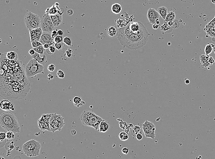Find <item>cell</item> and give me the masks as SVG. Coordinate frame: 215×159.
Segmentation results:
<instances>
[{"label":"cell","instance_id":"1","mask_svg":"<svg viewBox=\"0 0 215 159\" xmlns=\"http://www.w3.org/2000/svg\"><path fill=\"white\" fill-rule=\"evenodd\" d=\"M149 36V33L143 23L141 22V29L138 33H133L119 42L124 48L132 50H137L146 44Z\"/></svg>","mask_w":215,"mask_h":159},{"label":"cell","instance_id":"2","mask_svg":"<svg viewBox=\"0 0 215 159\" xmlns=\"http://www.w3.org/2000/svg\"><path fill=\"white\" fill-rule=\"evenodd\" d=\"M0 124L5 130L11 131L15 133L20 131V127L18 119L14 115L8 111H6L1 114L0 117Z\"/></svg>","mask_w":215,"mask_h":159},{"label":"cell","instance_id":"3","mask_svg":"<svg viewBox=\"0 0 215 159\" xmlns=\"http://www.w3.org/2000/svg\"><path fill=\"white\" fill-rule=\"evenodd\" d=\"M80 119L84 126L92 127L97 131L99 130L100 123L104 120L94 111L90 110H83L81 114Z\"/></svg>","mask_w":215,"mask_h":159},{"label":"cell","instance_id":"4","mask_svg":"<svg viewBox=\"0 0 215 159\" xmlns=\"http://www.w3.org/2000/svg\"><path fill=\"white\" fill-rule=\"evenodd\" d=\"M41 148L40 143L35 139H31L22 146L23 152L28 157H36L40 155Z\"/></svg>","mask_w":215,"mask_h":159},{"label":"cell","instance_id":"5","mask_svg":"<svg viewBox=\"0 0 215 159\" xmlns=\"http://www.w3.org/2000/svg\"><path fill=\"white\" fill-rule=\"evenodd\" d=\"M43 65L40 64L35 59H31L25 66V75L28 77L36 76L44 72Z\"/></svg>","mask_w":215,"mask_h":159},{"label":"cell","instance_id":"6","mask_svg":"<svg viewBox=\"0 0 215 159\" xmlns=\"http://www.w3.org/2000/svg\"><path fill=\"white\" fill-rule=\"evenodd\" d=\"M41 19L38 15L29 12L25 15L24 22L27 29H34L40 27Z\"/></svg>","mask_w":215,"mask_h":159},{"label":"cell","instance_id":"7","mask_svg":"<svg viewBox=\"0 0 215 159\" xmlns=\"http://www.w3.org/2000/svg\"><path fill=\"white\" fill-rule=\"evenodd\" d=\"M64 118L61 115L52 113L50 120V131L54 132L57 131H61L65 125Z\"/></svg>","mask_w":215,"mask_h":159},{"label":"cell","instance_id":"8","mask_svg":"<svg viewBox=\"0 0 215 159\" xmlns=\"http://www.w3.org/2000/svg\"><path fill=\"white\" fill-rule=\"evenodd\" d=\"M40 27L43 32H47L51 33L53 30L55 29V26L51 19L50 15L45 13L41 18Z\"/></svg>","mask_w":215,"mask_h":159},{"label":"cell","instance_id":"9","mask_svg":"<svg viewBox=\"0 0 215 159\" xmlns=\"http://www.w3.org/2000/svg\"><path fill=\"white\" fill-rule=\"evenodd\" d=\"M51 116V114H44L38 120V125L40 130L50 131L49 123Z\"/></svg>","mask_w":215,"mask_h":159},{"label":"cell","instance_id":"10","mask_svg":"<svg viewBox=\"0 0 215 159\" xmlns=\"http://www.w3.org/2000/svg\"><path fill=\"white\" fill-rule=\"evenodd\" d=\"M147 18L149 22L151 24H160V22L159 18L160 17V14L158 11H156L154 8H150L149 9L147 12Z\"/></svg>","mask_w":215,"mask_h":159},{"label":"cell","instance_id":"11","mask_svg":"<svg viewBox=\"0 0 215 159\" xmlns=\"http://www.w3.org/2000/svg\"><path fill=\"white\" fill-rule=\"evenodd\" d=\"M30 37V41H40L43 31L41 27L34 29H29Z\"/></svg>","mask_w":215,"mask_h":159},{"label":"cell","instance_id":"12","mask_svg":"<svg viewBox=\"0 0 215 159\" xmlns=\"http://www.w3.org/2000/svg\"><path fill=\"white\" fill-rule=\"evenodd\" d=\"M40 42L43 45L44 44L48 43L50 45H52L55 42L54 39L51 36V33L47 32H43L40 39Z\"/></svg>","mask_w":215,"mask_h":159},{"label":"cell","instance_id":"13","mask_svg":"<svg viewBox=\"0 0 215 159\" xmlns=\"http://www.w3.org/2000/svg\"><path fill=\"white\" fill-rule=\"evenodd\" d=\"M0 108L4 111L14 110L16 109L13 104L8 100H3L0 103Z\"/></svg>","mask_w":215,"mask_h":159},{"label":"cell","instance_id":"14","mask_svg":"<svg viewBox=\"0 0 215 159\" xmlns=\"http://www.w3.org/2000/svg\"><path fill=\"white\" fill-rule=\"evenodd\" d=\"M32 58L36 60L41 65H45L47 62V57L45 55L40 54L36 52V53L32 56Z\"/></svg>","mask_w":215,"mask_h":159},{"label":"cell","instance_id":"15","mask_svg":"<svg viewBox=\"0 0 215 159\" xmlns=\"http://www.w3.org/2000/svg\"><path fill=\"white\" fill-rule=\"evenodd\" d=\"M50 17L55 27L59 26L63 22V15L57 13L56 14L50 15Z\"/></svg>","mask_w":215,"mask_h":159},{"label":"cell","instance_id":"16","mask_svg":"<svg viewBox=\"0 0 215 159\" xmlns=\"http://www.w3.org/2000/svg\"><path fill=\"white\" fill-rule=\"evenodd\" d=\"M130 29L133 33H138L141 29V22H130Z\"/></svg>","mask_w":215,"mask_h":159},{"label":"cell","instance_id":"17","mask_svg":"<svg viewBox=\"0 0 215 159\" xmlns=\"http://www.w3.org/2000/svg\"><path fill=\"white\" fill-rule=\"evenodd\" d=\"M210 56L208 55H202L200 56V60L201 62V66L202 68L210 66L211 64L209 62V59Z\"/></svg>","mask_w":215,"mask_h":159},{"label":"cell","instance_id":"18","mask_svg":"<svg viewBox=\"0 0 215 159\" xmlns=\"http://www.w3.org/2000/svg\"><path fill=\"white\" fill-rule=\"evenodd\" d=\"M107 34L111 37H114L117 35L118 33V29L116 26H112L108 27L107 29Z\"/></svg>","mask_w":215,"mask_h":159},{"label":"cell","instance_id":"19","mask_svg":"<svg viewBox=\"0 0 215 159\" xmlns=\"http://www.w3.org/2000/svg\"><path fill=\"white\" fill-rule=\"evenodd\" d=\"M73 103L74 105L77 107H81L85 104V102L83 101L82 98L79 96H76L73 99Z\"/></svg>","mask_w":215,"mask_h":159},{"label":"cell","instance_id":"20","mask_svg":"<svg viewBox=\"0 0 215 159\" xmlns=\"http://www.w3.org/2000/svg\"><path fill=\"white\" fill-rule=\"evenodd\" d=\"M142 128L143 131H149L156 128V126L153 123L145 120V122L142 125Z\"/></svg>","mask_w":215,"mask_h":159},{"label":"cell","instance_id":"21","mask_svg":"<svg viewBox=\"0 0 215 159\" xmlns=\"http://www.w3.org/2000/svg\"><path fill=\"white\" fill-rule=\"evenodd\" d=\"M110 128L108 122L105 120H103L100 123L98 131L101 132H106L108 131Z\"/></svg>","mask_w":215,"mask_h":159},{"label":"cell","instance_id":"22","mask_svg":"<svg viewBox=\"0 0 215 159\" xmlns=\"http://www.w3.org/2000/svg\"><path fill=\"white\" fill-rule=\"evenodd\" d=\"M111 10L113 13L117 14L120 13L122 12V7L119 3H115L112 5L111 7Z\"/></svg>","mask_w":215,"mask_h":159},{"label":"cell","instance_id":"23","mask_svg":"<svg viewBox=\"0 0 215 159\" xmlns=\"http://www.w3.org/2000/svg\"><path fill=\"white\" fill-rule=\"evenodd\" d=\"M6 57L11 61H17L18 59V54L14 51H9L6 54Z\"/></svg>","mask_w":215,"mask_h":159},{"label":"cell","instance_id":"24","mask_svg":"<svg viewBox=\"0 0 215 159\" xmlns=\"http://www.w3.org/2000/svg\"><path fill=\"white\" fill-rule=\"evenodd\" d=\"M157 11L160 15L161 17V18L165 20L168 13L167 8L164 6L158 8Z\"/></svg>","mask_w":215,"mask_h":159},{"label":"cell","instance_id":"25","mask_svg":"<svg viewBox=\"0 0 215 159\" xmlns=\"http://www.w3.org/2000/svg\"><path fill=\"white\" fill-rule=\"evenodd\" d=\"M172 29L167 23V22H165V23L161 25V29L162 33L164 34L165 33H171L172 31Z\"/></svg>","mask_w":215,"mask_h":159},{"label":"cell","instance_id":"26","mask_svg":"<svg viewBox=\"0 0 215 159\" xmlns=\"http://www.w3.org/2000/svg\"><path fill=\"white\" fill-rule=\"evenodd\" d=\"M7 133L5 132H0V148L4 146L7 144Z\"/></svg>","mask_w":215,"mask_h":159},{"label":"cell","instance_id":"27","mask_svg":"<svg viewBox=\"0 0 215 159\" xmlns=\"http://www.w3.org/2000/svg\"><path fill=\"white\" fill-rule=\"evenodd\" d=\"M176 18V13L174 11H170L168 12L166 16L164 21L166 22H168L169 21L174 20Z\"/></svg>","mask_w":215,"mask_h":159},{"label":"cell","instance_id":"28","mask_svg":"<svg viewBox=\"0 0 215 159\" xmlns=\"http://www.w3.org/2000/svg\"><path fill=\"white\" fill-rule=\"evenodd\" d=\"M155 130H156V128H154L151 130L143 131L145 137H150L152 139H154L156 137Z\"/></svg>","mask_w":215,"mask_h":159},{"label":"cell","instance_id":"29","mask_svg":"<svg viewBox=\"0 0 215 159\" xmlns=\"http://www.w3.org/2000/svg\"><path fill=\"white\" fill-rule=\"evenodd\" d=\"M215 48V45L213 44L208 43L206 46L205 48V52L206 55H210L211 54L213 51V48Z\"/></svg>","mask_w":215,"mask_h":159},{"label":"cell","instance_id":"30","mask_svg":"<svg viewBox=\"0 0 215 159\" xmlns=\"http://www.w3.org/2000/svg\"><path fill=\"white\" fill-rule=\"evenodd\" d=\"M168 24L173 29L178 28L180 26V22L179 20L177 19H174L167 22Z\"/></svg>","mask_w":215,"mask_h":159},{"label":"cell","instance_id":"31","mask_svg":"<svg viewBox=\"0 0 215 159\" xmlns=\"http://www.w3.org/2000/svg\"><path fill=\"white\" fill-rule=\"evenodd\" d=\"M58 6H57L55 5H53L50 8L49 12L48 14L50 15L56 14L58 13Z\"/></svg>","mask_w":215,"mask_h":159},{"label":"cell","instance_id":"32","mask_svg":"<svg viewBox=\"0 0 215 159\" xmlns=\"http://www.w3.org/2000/svg\"><path fill=\"white\" fill-rule=\"evenodd\" d=\"M119 137L122 141H126L129 138V136L127 132H122L119 133Z\"/></svg>","mask_w":215,"mask_h":159},{"label":"cell","instance_id":"33","mask_svg":"<svg viewBox=\"0 0 215 159\" xmlns=\"http://www.w3.org/2000/svg\"><path fill=\"white\" fill-rule=\"evenodd\" d=\"M63 42L65 44L68 46H72V39L70 37L66 36L64 37Z\"/></svg>","mask_w":215,"mask_h":159},{"label":"cell","instance_id":"34","mask_svg":"<svg viewBox=\"0 0 215 159\" xmlns=\"http://www.w3.org/2000/svg\"><path fill=\"white\" fill-rule=\"evenodd\" d=\"M64 43L63 42L59 43H55V46L58 51H63L65 47Z\"/></svg>","mask_w":215,"mask_h":159},{"label":"cell","instance_id":"35","mask_svg":"<svg viewBox=\"0 0 215 159\" xmlns=\"http://www.w3.org/2000/svg\"><path fill=\"white\" fill-rule=\"evenodd\" d=\"M33 49L36 52L40 54H44V51H45V49L43 47V45H41L36 48H34Z\"/></svg>","mask_w":215,"mask_h":159},{"label":"cell","instance_id":"36","mask_svg":"<svg viewBox=\"0 0 215 159\" xmlns=\"http://www.w3.org/2000/svg\"><path fill=\"white\" fill-rule=\"evenodd\" d=\"M56 49V48L55 46L51 45L50 46L49 48H48L46 50V51L47 54H48L49 55H52L55 53Z\"/></svg>","mask_w":215,"mask_h":159},{"label":"cell","instance_id":"37","mask_svg":"<svg viewBox=\"0 0 215 159\" xmlns=\"http://www.w3.org/2000/svg\"><path fill=\"white\" fill-rule=\"evenodd\" d=\"M7 139L9 140H12L14 139L15 137V133L14 132L11 131H7Z\"/></svg>","mask_w":215,"mask_h":159},{"label":"cell","instance_id":"38","mask_svg":"<svg viewBox=\"0 0 215 159\" xmlns=\"http://www.w3.org/2000/svg\"><path fill=\"white\" fill-rule=\"evenodd\" d=\"M14 144L13 142H9V143H7L5 147H6V150H13L14 149Z\"/></svg>","mask_w":215,"mask_h":159},{"label":"cell","instance_id":"39","mask_svg":"<svg viewBox=\"0 0 215 159\" xmlns=\"http://www.w3.org/2000/svg\"><path fill=\"white\" fill-rule=\"evenodd\" d=\"M63 39L64 37L63 36H60L58 35V36H56L54 38V42L56 43H59L63 42Z\"/></svg>","mask_w":215,"mask_h":159},{"label":"cell","instance_id":"40","mask_svg":"<svg viewBox=\"0 0 215 159\" xmlns=\"http://www.w3.org/2000/svg\"><path fill=\"white\" fill-rule=\"evenodd\" d=\"M31 44L33 48H36L41 45H43V44L41 42H40V41H33L31 42Z\"/></svg>","mask_w":215,"mask_h":159},{"label":"cell","instance_id":"41","mask_svg":"<svg viewBox=\"0 0 215 159\" xmlns=\"http://www.w3.org/2000/svg\"><path fill=\"white\" fill-rule=\"evenodd\" d=\"M57 75L59 78L60 79H63L65 77V74L63 71L62 70H58L57 72Z\"/></svg>","mask_w":215,"mask_h":159},{"label":"cell","instance_id":"42","mask_svg":"<svg viewBox=\"0 0 215 159\" xmlns=\"http://www.w3.org/2000/svg\"><path fill=\"white\" fill-rule=\"evenodd\" d=\"M133 131H134V132L136 134H137L138 133H139V132L141 133V128H140L139 126H138V125L135 126L134 127Z\"/></svg>","mask_w":215,"mask_h":159},{"label":"cell","instance_id":"43","mask_svg":"<svg viewBox=\"0 0 215 159\" xmlns=\"http://www.w3.org/2000/svg\"><path fill=\"white\" fill-rule=\"evenodd\" d=\"M47 69L50 72H53L56 69V66L54 64H50L48 66Z\"/></svg>","mask_w":215,"mask_h":159},{"label":"cell","instance_id":"44","mask_svg":"<svg viewBox=\"0 0 215 159\" xmlns=\"http://www.w3.org/2000/svg\"><path fill=\"white\" fill-rule=\"evenodd\" d=\"M119 124H120V126L121 128H122V129H124V130L128 127L127 123L126 122H120V123H119Z\"/></svg>","mask_w":215,"mask_h":159},{"label":"cell","instance_id":"45","mask_svg":"<svg viewBox=\"0 0 215 159\" xmlns=\"http://www.w3.org/2000/svg\"><path fill=\"white\" fill-rule=\"evenodd\" d=\"M58 30L57 29H54V30L52 31V32H51V36L52 37V38L54 39V38L58 35V31H57Z\"/></svg>","mask_w":215,"mask_h":159},{"label":"cell","instance_id":"46","mask_svg":"<svg viewBox=\"0 0 215 159\" xmlns=\"http://www.w3.org/2000/svg\"><path fill=\"white\" fill-rule=\"evenodd\" d=\"M129 149L127 147H124L122 150V152L123 154H125V155H127L129 152Z\"/></svg>","mask_w":215,"mask_h":159},{"label":"cell","instance_id":"47","mask_svg":"<svg viewBox=\"0 0 215 159\" xmlns=\"http://www.w3.org/2000/svg\"><path fill=\"white\" fill-rule=\"evenodd\" d=\"M136 138L137 140H139V141H140L142 139V138H143V136L142 134V133H140V132H139V133H138L136 134Z\"/></svg>","mask_w":215,"mask_h":159},{"label":"cell","instance_id":"48","mask_svg":"<svg viewBox=\"0 0 215 159\" xmlns=\"http://www.w3.org/2000/svg\"><path fill=\"white\" fill-rule=\"evenodd\" d=\"M68 49V50L66 51V55H67V57H70L71 56L72 51H71V52H70V51H71L72 50H71V49Z\"/></svg>","mask_w":215,"mask_h":159},{"label":"cell","instance_id":"49","mask_svg":"<svg viewBox=\"0 0 215 159\" xmlns=\"http://www.w3.org/2000/svg\"><path fill=\"white\" fill-rule=\"evenodd\" d=\"M209 62L210 63V64H211V65L214 64V63H215V60L214 59V58H213V57H210L209 59Z\"/></svg>","mask_w":215,"mask_h":159},{"label":"cell","instance_id":"50","mask_svg":"<svg viewBox=\"0 0 215 159\" xmlns=\"http://www.w3.org/2000/svg\"><path fill=\"white\" fill-rule=\"evenodd\" d=\"M58 35L60 36H63L64 35V31L62 29L58 30Z\"/></svg>","mask_w":215,"mask_h":159},{"label":"cell","instance_id":"51","mask_svg":"<svg viewBox=\"0 0 215 159\" xmlns=\"http://www.w3.org/2000/svg\"><path fill=\"white\" fill-rule=\"evenodd\" d=\"M36 52L33 49V48L32 49L30 50L29 51V54L31 56H32L33 55H34L36 53Z\"/></svg>","mask_w":215,"mask_h":159},{"label":"cell","instance_id":"52","mask_svg":"<svg viewBox=\"0 0 215 159\" xmlns=\"http://www.w3.org/2000/svg\"><path fill=\"white\" fill-rule=\"evenodd\" d=\"M67 14L68 15L71 16V15L73 14V11L72 9H69V10H67Z\"/></svg>","mask_w":215,"mask_h":159},{"label":"cell","instance_id":"53","mask_svg":"<svg viewBox=\"0 0 215 159\" xmlns=\"http://www.w3.org/2000/svg\"><path fill=\"white\" fill-rule=\"evenodd\" d=\"M43 45V47H44V48H45V50H46V49H47L48 48H49V47H50V45L48 43L44 44Z\"/></svg>","mask_w":215,"mask_h":159},{"label":"cell","instance_id":"54","mask_svg":"<svg viewBox=\"0 0 215 159\" xmlns=\"http://www.w3.org/2000/svg\"><path fill=\"white\" fill-rule=\"evenodd\" d=\"M54 78V76L51 74H49L47 76V79L49 80H52Z\"/></svg>","mask_w":215,"mask_h":159},{"label":"cell","instance_id":"55","mask_svg":"<svg viewBox=\"0 0 215 159\" xmlns=\"http://www.w3.org/2000/svg\"><path fill=\"white\" fill-rule=\"evenodd\" d=\"M159 25H160V24H157V23L154 24L153 25V29H158V28H159Z\"/></svg>","mask_w":215,"mask_h":159},{"label":"cell","instance_id":"56","mask_svg":"<svg viewBox=\"0 0 215 159\" xmlns=\"http://www.w3.org/2000/svg\"><path fill=\"white\" fill-rule=\"evenodd\" d=\"M185 83L187 84H189L190 83V80L188 79H185Z\"/></svg>","mask_w":215,"mask_h":159},{"label":"cell","instance_id":"57","mask_svg":"<svg viewBox=\"0 0 215 159\" xmlns=\"http://www.w3.org/2000/svg\"><path fill=\"white\" fill-rule=\"evenodd\" d=\"M211 1L213 4H215V0H211Z\"/></svg>","mask_w":215,"mask_h":159},{"label":"cell","instance_id":"58","mask_svg":"<svg viewBox=\"0 0 215 159\" xmlns=\"http://www.w3.org/2000/svg\"></svg>","mask_w":215,"mask_h":159}]
</instances>
